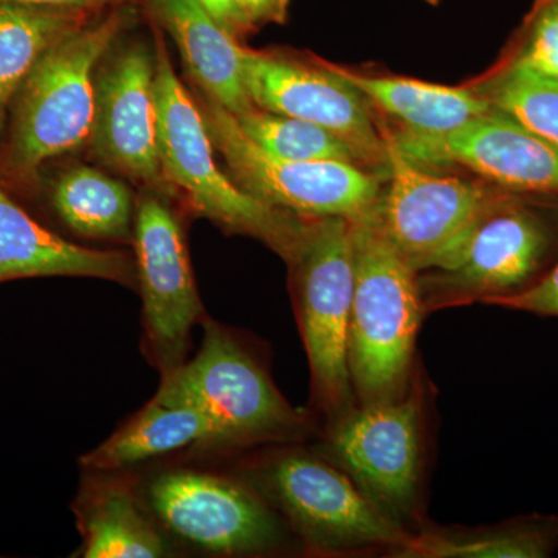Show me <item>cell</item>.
<instances>
[{
  "mask_svg": "<svg viewBox=\"0 0 558 558\" xmlns=\"http://www.w3.org/2000/svg\"><path fill=\"white\" fill-rule=\"evenodd\" d=\"M135 16L131 3L110 5L40 58L10 105L2 185L32 190L46 161L89 142L98 64Z\"/></svg>",
  "mask_w": 558,
  "mask_h": 558,
  "instance_id": "6da1fadb",
  "label": "cell"
},
{
  "mask_svg": "<svg viewBox=\"0 0 558 558\" xmlns=\"http://www.w3.org/2000/svg\"><path fill=\"white\" fill-rule=\"evenodd\" d=\"M351 222L355 282L348 329L349 376L359 405H374L410 391L425 310L417 271L369 216Z\"/></svg>",
  "mask_w": 558,
  "mask_h": 558,
  "instance_id": "7a4b0ae2",
  "label": "cell"
},
{
  "mask_svg": "<svg viewBox=\"0 0 558 558\" xmlns=\"http://www.w3.org/2000/svg\"><path fill=\"white\" fill-rule=\"evenodd\" d=\"M154 51L160 168L172 193L180 191L196 215L220 229L255 238L288 260L306 218L256 199L223 174L202 110L175 75L159 31Z\"/></svg>",
  "mask_w": 558,
  "mask_h": 558,
  "instance_id": "3957f363",
  "label": "cell"
},
{
  "mask_svg": "<svg viewBox=\"0 0 558 558\" xmlns=\"http://www.w3.org/2000/svg\"><path fill=\"white\" fill-rule=\"evenodd\" d=\"M199 352L161 374V402L189 405L211 424V450L289 442L306 432V417L282 398L269 373L231 330L205 317Z\"/></svg>",
  "mask_w": 558,
  "mask_h": 558,
  "instance_id": "277c9868",
  "label": "cell"
},
{
  "mask_svg": "<svg viewBox=\"0 0 558 558\" xmlns=\"http://www.w3.org/2000/svg\"><path fill=\"white\" fill-rule=\"evenodd\" d=\"M301 339L310 360L312 399L329 421L354 409L348 366V329L354 296L352 222L306 218L286 260Z\"/></svg>",
  "mask_w": 558,
  "mask_h": 558,
  "instance_id": "5b68a950",
  "label": "cell"
},
{
  "mask_svg": "<svg viewBox=\"0 0 558 558\" xmlns=\"http://www.w3.org/2000/svg\"><path fill=\"white\" fill-rule=\"evenodd\" d=\"M556 241L549 216L512 194L478 220L446 258L418 271L425 314L492 304L523 292L546 274Z\"/></svg>",
  "mask_w": 558,
  "mask_h": 558,
  "instance_id": "8992f818",
  "label": "cell"
},
{
  "mask_svg": "<svg viewBox=\"0 0 558 558\" xmlns=\"http://www.w3.org/2000/svg\"><path fill=\"white\" fill-rule=\"evenodd\" d=\"M248 476V483L315 553L368 548L395 553L410 537L325 457L296 449L278 451L258 462Z\"/></svg>",
  "mask_w": 558,
  "mask_h": 558,
  "instance_id": "52a82bcc",
  "label": "cell"
},
{
  "mask_svg": "<svg viewBox=\"0 0 558 558\" xmlns=\"http://www.w3.org/2000/svg\"><path fill=\"white\" fill-rule=\"evenodd\" d=\"M138 492L161 531L191 548L252 556L281 545L277 512L247 480L174 468L154 473Z\"/></svg>",
  "mask_w": 558,
  "mask_h": 558,
  "instance_id": "ba28073f",
  "label": "cell"
},
{
  "mask_svg": "<svg viewBox=\"0 0 558 558\" xmlns=\"http://www.w3.org/2000/svg\"><path fill=\"white\" fill-rule=\"evenodd\" d=\"M379 126L387 142L388 183L368 216L417 274L435 267L488 211L519 194L433 174L403 157L391 131L380 121Z\"/></svg>",
  "mask_w": 558,
  "mask_h": 558,
  "instance_id": "9c48e42d",
  "label": "cell"
},
{
  "mask_svg": "<svg viewBox=\"0 0 558 558\" xmlns=\"http://www.w3.org/2000/svg\"><path fill=\"white\" fill-rule=\"evenodd\" d=\"M213 145L242 190L301 218L362 219L376 207L381 175L347 161L278 159L258 148L233 116L205 98L199 106Z\"/></svg>",
  "mask_w": 558,
  "mask_h": 558,
  "instance_id": "30bf717a",
  "label": "cell"
},
{
  "mask_svg": "<svg viewBox=\"0 0 558 558\" xmlns=\"http://www.w3.org/2000/svg\"><path fill=\"white\" fill-rule=\"evenodd\" d=\"M323 457L405 529L416 513L422 472V405L416 395L355 405L329 421Z\"/></svg>",
  "mask_w": 558,
  "mask_h": 558,
  "instance_id": "8fae6325",
  "label": "cell"
},
{
  "mask_svg": "<svg viewBox=\"0 0 558 558\" xmlns=\"http://www.w3.org/2000/svg\"><path fill=\"white\" fill-rule=\"evenodd\" d=\"M241 64L256 108L325 128L347 143L363 168L381 178L388 174L387 142L373 106L332 64L245 46Z\"/></svg>",
  "mask_w": 558,
  "mask_h": 558,
  "instance_id": "7c38bea8",
  "label": "cell"
},
{
  "mask_svg": "<svg viewBox=\"0 0 558 558\" xmlns=\"http://www.w3.org/2000/svg\"><path fill=\"white\" fill-rule=\"evenodd\" d=\"M132 241L143 300V351L167 374L189 357L191 332L207 315L182 222L160 194L140 196Z\"/></svg>",
  "mask_w": 558,
  "mask_h": 558,
  "instance_id": "4fadbf2b",
  "label": "cell"
},
{
  "mask_svg": "<svg viewBox=\"0 0 558 558\" xmlns=\"http://www.w3.org/2000/svg\"><path fill=\"white\" fill-rule=\"evenodd\" d=\"M92 150L146 190L171 196L157 135L156 51L132 43L97 73Z\"/></svg>",
  "mask_w": 558,
  "mask_h": 558,
  "instance_id": "5bb4252c",
  "label": "cell"
},
{
  "mask_svg": "<svg viewBox=\"0 0 558 558\" xmlns=\"http://www.w3.org/2000/svg\"><path fill=\"white\" fill-rule=\"evenodd\" d=\"M391 135L418 167L453 163L512 193L558 194V149L497 108L449 134Z\"/></svg>",
  "mask_w": 558,
  "mask_h": 558,
  "instance_id": "9a60e30c",
  "label": "cell"
},
{
  "mask_svg": "<svg viewBox=\"0 0 558 558\" xmlns=\"http://www.w3.org/2000/svg\"><path fill=\"white\" fill-rule=\"evenodd\" d=\"M43 277L100 278L137 289L131 255L64 240L36 222L0 183V282Z\"/></svg>",
  "mask_w": 558,
  "mask_h": 558,
  "instance_id": "2e32d148",
  "label": "cell"
},
{
  "mask_svg": "<svg viewBox=\"0 0 558 558\" xmlns=\"http://www.w3.org/2000/svg\"><path fill=\"white\" fill-rule=\"evenodd\" d=\"M72 509L84 558H157L172 554L168 535L143 505L130 470L87 472Z\"/></svg>",
  "mask_w": 558,
  "mask_h": 558,
  "instance_id": "e0dca14e",
  "label": "cell"
},
{
  "mask_svg": "<svg viewBox=\"0 0 558 558\" xmlns=\"http://www.w3.org/2000/svg\"><path fill=\"white\" fill-rule=\"evenodd\" d=\"M161 31L174 39L189 75L205 97L231 116L256 109L244 83L240 40L197 0H143Z\"/></svg>",
  "mask_w": 558,
  "mask_h": 558,
  "instance_id": "ac0fdd59",
  "label": "cell"
},
{
  "mask_svg": "<svg viewBox=\"0 0 558 558\" xmlns=\"http://www.w3.org/2000/svg\"><path fill=\"white\" fill-rule=\"evenodd\" d=\"M211 424L202 411L153 398L80 464L87 472H121L180 450H211Z\"/></svg>",
  "mask_w": 558,
  "mask_h": 558,
  "instance_id": "d6986e66",
  "label": "cell"
},
{
  "mask_svg": "<svg viewBox=\"0 0 558 558\" xmlns=\"http://www.w3.org/2000/svg\"><path fill=\"white\" fill-rule=\"evenodd\" d=\"M365 95L376 112L399 121L403 131L417 135H444L494 106L478 90L440 86L400 76H371L332 64Z\"/></svg>",
  "mask_w": 558,
  "mask_h": 558,
  "instance_id": "ffe728a7",
  "label": "cell"
},
{
  "mask_svg": "<svg viewBox=\"0 0 558 558\" xmlns=\"http://www.w3.org/2000/svg\"><path fill=\"white\" fill-rule=\"evenodd\" d=\"M558 549V517H519L478 529H424L410 534L396 557L545 558Z\"/></svg>",
  "mask_w": 558,
  "mask_h": 558,
  "instance_id": "44dd1931",
  "label": "cell"
},
{
  "mask_svg": "<svg viewBox=\"0 0 558 558\" xmlns=\"http://www.w3.org/2000/svg\"><path fill=\"white\" fill-rule=\"evenodd\" d=\"M100 13L0 3V126L40 58Z\"/></svg>",
  "mask_w": 558,
  "mask_h": 558,
  "instance_id": "7402d4cb",
  "label": "cell"
},
{
  "mask_svg": "<svg viewBox=\"0 0 558 558\" xmlns=\"http://www.w3.org/2000/svg\"><path fill=\"white\" fill-rule=\"evenodd\" d=\"M58 218L76 236L98 241H130L135 205L121 180L90 167L65 171L51 191Z\"/></svg>",
  "mask_w": 558,
  "mask_h": 558,
  "instance_id": "603a6c76",
  "label": "cell"
},
{
  "mask_svg": "<svg viewBox=\"0 0 558 558\" xmlns=\"http://www.w3.org/2000/svg\"><path fill=\"white\" fill-rule=\"evenodd\" d=\"M494 108L558 149V81L517 60L476 89Z\"/></svg>",
  "mask_w": 558,
  "mask_h": 558,
  "instance_id": "cb8c5ba5",
  "label": "cell"
},
{
  "mask_svg": "<svg viewBox=\"0 0 558 558\" xmlns=\"http://www.w3.org/2000/svg\"><path fill=\"white\" fill-rule=\"evenodd\" d=\"M233 119L245 137L278 159L347 161L362 167L343 140L311 121L258 108L233 116Z\"/></svg>",
  "mask_w": 558,
  "mask_h": 558,
  "instance_id": "d4e9b609",
  "label": "cell"
},
{
  "mask_svg": "<svg viewBox=\"0 0 558 558\" xmlns=\"http://www.w3.org/2000/svg\"><path fill=\"white\" fill-rule=\"evenodd\" d=\"M513 60L558 81V3L537 0L523 27L520 53Z\"/></svg>",
  "mask_w": 558,
  "mask_h": 558,
  "instance_id": "484cf974",
  "label": "cell"
},
{
  "mask_svg": "<svg viewBox=\"0 0 558 558\" xmlns=\"http://www.w3.org/2000/svg\"><path fill=\"white\" fill-rule=\"evenodd\" d=\"M492 304L546 317H558V260L531 288L515 295L495 300Z\"/></svg>",
  "mask_w": 558,
  "mask_h": 558,
  "instance_id": "4316f807",
  "label": "cell"
},
{
  "mask_svg": "<svg viewBox=\"0 0 558 558\" xmlns=\"http://www.w3.org/2000/svg\"><path fill=\"white\" fill-rule=\"evenodd\" d=\"M205 10L211 14L223 31L230 33L238 40L256 31L255 25L242 14L233 0H197Z\"/></svg>",
  "mask_w": 558,
  "mask_h": 558,
  "instance_id": "83f0119b",
  "label": "cell"
},
{
  "mask_svg": "<svg viewBox=\"0 0 558 558\" xmlns=\"http://www.w3.org/2000/svg\"><path fill=\"white\" fill-rule=\"evenodd\" d=\"M256 28L266 24H286L290 0H233Z\"/></svg>",
  "mask_w": 558,
  "mask_h": 558,
  "instance_id": "f1b7e54d",
  "label": "cell"
},
{
  "mask_svg": "<svg viewBox=\"0 0 558 558\" xmlns=\"http://www.w3.org/2000/svg\"><path fill=\"white\" fill-rule=\"evenodd\" d=\"M2 2L47 7V9L89 11V13H100L112 5L109 0H0V3Z\"/></svg>",
  "mask_w": 558,
  "mask_h": 558,
  "instance_id": "f546056e",
  "label": "cell"
},
{
  "mask_svg": "<svg viewBox=\"0 0 558 558\" xmlns=\"http://www.w3.org/2000/svg\"><path fill=\"white\" fill-rule=\"evenodd\" d=\"M112 5H124V3H134L138 2V0H109Z\"/></svg>",
  "mask_w": 558,
  "mask_h": 558,
  "instance_id": "4dcf8cb0",
  "label": "cell"
},
{
  "mask_svg": "<svg viewBox=\"0 0 558 558\" xmlns=\"http://www.w3.org/2000/svg\"><path fill=\"white\" fill-rule=\"evenodd\" d=\"M425 2L432 3V5H436V3H438V0H425Z\"/></svg>",
  "mask_w": 558,
  "mask_h": 558,
  "instance_id": "1f68e13d",
  "label": "cell"
},
{
  "mask_svg": "<svg viewBox=\"0 0 558 558\" xmlns=\"http://www.w3.org/2000/svg\"><path fill=\"white\" fill-rule=\"evenodd\" d=\"M557 3H558V0H557Z\"/></svg>",
  "mask_w": 558,
  "mask_h": 558,
  "instance_id": "d6a6232c",
  "label": "cell"
}]
</instances>
